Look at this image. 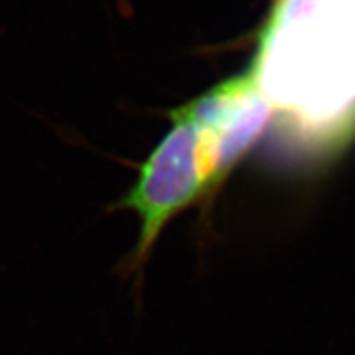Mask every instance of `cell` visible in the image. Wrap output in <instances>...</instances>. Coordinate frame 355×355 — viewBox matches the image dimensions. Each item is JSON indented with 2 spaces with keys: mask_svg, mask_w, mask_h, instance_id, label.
<instances>
[{
  "mask_svg": "<svg viewBox=\"0 0 355 355\" xmlns=\"http://www.w3.org/2000/svg\"><path fill=\"white\" fill-rule=\"evenodd\" d=\"M171 129L138 168L135 185L120 207L140 220L136 261L141 263L178 212L209 194L211 183L201 150L200 132L187 103L168 111Z\"/></svg>",
  "mask_w": 355,
  "mask_h": 355,
  "instance_id": "7a4b0ae2",
  "label": "cell"
},
{
  "mask_svg": "<svg viewBox=\"0 0 355 355\" xmlns=\"http://www.w3.org/2000/svg\"><path fill=\"white\" fill-rule=\"evenodd\" d=\"M187 107L198 125L214 192L261 138L274 109L248 69L216 84Z\"/></svg>",
  "mask_w": 355,
  "mask_h": 355,
  "instance_id": "3957f363",
  "label": "cell"
},
{
  "mask_svg": "<svg viewBox=\"0 0 355 355\" xmlns=\"http://www.w3.org/2000/svg\"><path fill=\"white\" fill-rule=\"evenodd\" d=\"M274 112L332 149L355 135V0H276L247 67Z\"/></svg>",
  "mask_w": 355,
  "mask_h": 355,
  "instance_id": "6da1fadb",
  "label": "cell"
}]
</instances>
